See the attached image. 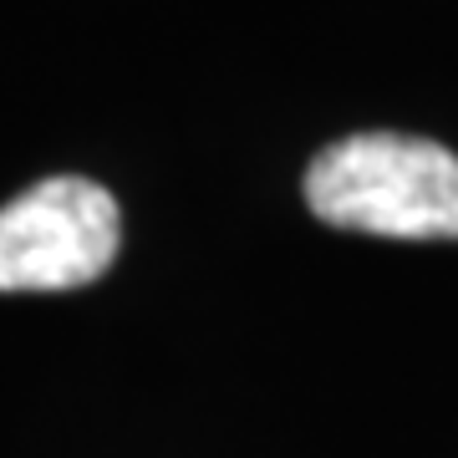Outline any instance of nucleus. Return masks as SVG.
I'll use <instances>...</instances> for the list:
<instances>
[{
    "label": "nucleus",
    "instance_id": "f257e3e1",
    "mask_svg": "<svg viewBox=\"0 0 458 458\" xmlns=\"http://www.w3.org/2000/svg\"><path fill=\"white\" fill-rule=\"evenodd\" d=\"M321 225L387 240H458V153L412 132H352L306 168Z\"/></svg>",
    "mask_w": 458,
    "mask_h": 458
},
{
    "label": "nucleus",
    "instance_id": "f03ea898",
    "mask_svg": "<svg viewBox=\"0 0 458 458\" xmlns=\"http://www.w3.org/2000/svg\"><path fill=\"white\" fill-rule=\"evenodd\" d=\"M123 245L117 199L56 174L0 209V291H77L107 276Z\"/></svg>",
    "mask_w": 458,
    "mask_h": 458
}]
</instances>
